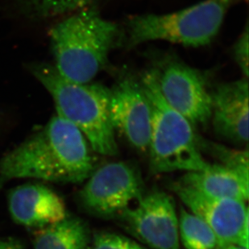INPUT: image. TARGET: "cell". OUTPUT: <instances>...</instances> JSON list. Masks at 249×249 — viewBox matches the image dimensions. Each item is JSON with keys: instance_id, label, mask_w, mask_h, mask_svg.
<instances>
[{"instance_id": "obj_21", "label": "cell", "mask_w": 249, "mask_h": 249, "mask_svg": "<svg viewBox=\"0 0 249 249\" xmlns=\"http://www.w3.org/2000/svg\"><path fill=\"white\" fill-rule=\"evenodd\" d=\"M223 249H245V248L240 247L238 245H228L227 247L224 248Z\"/></svg>"}, {"instance_id": "obj_8", "label": "cell", "mask_w": 249, "mask_h": 249, "mask_svg": "<svg viewBox=\"0 0 249 249\" xmlns=\"http://www.w3.org/2000/svg\"><path fill=\"white\" fill-rule=\"evenodd\" d=\"M158 88L167 104L193 125L206 124L212 118V92L199 71L171 61L155 70Z\"/></svg>"}, {"instance_id": "obj_1", "label": "cell", "mask_w": 249, "mask_h": 249, "mask_svg": "<svg viewBox=\"0 0 249 249\" xmlns=\"http://www.w3.org/2000/svg\"><path fill=\"white\" fill-rule=\"evenodd\" d=\"M78 127L58 114L0 160L2 178L78 183L94 171L95 159Z\"/></svg>"}, {"instance_id": "obj_13", "label": "cell", "mask_w": 249, "mask_h": 249, "mask_svg": "<svg viewBox=\"0 0 249 249\" xmlns=\"http://www.w3.org/2000/svg\"><path fill=\"white\" fill-rule=\"evenodd\" d=\"M178 182L211 197L245 202L249 199V178L218 163L201 170L186 172Z\"/></svg>"}, {"instance_id": "obj_17", "label": "cell", "mask_w": 249, "mask_h": 249, "mask_svg": "<svg viewBox=\"0 0 249 249\" xmlns=\"http://www.w3.org/2000/svg\"><path fill=\"white\" fill-rule=\"evenodd\" d=\"M31 11L39 17H50L77 12L94 0H24Z\"/></svg>"}, {"instance_id": "obj_19", "label": "cell", "mask_w": 249, "mask_h": 249, "mask_svg": "<svg viewBox=\"0 0 249 249\" xmlns=\"http://www.w3.org/2000/svg\"><path fill=\"white\" fill-rule=\"evenodd\" d=\"M249 25L247 24L233 48L235 62L242 72L243 77L245 78H249Z\"/></svg>"}, {"instance_id": "obj_15", "label": "cell", "mask_w": 249, "mask_h": 249, "mask_svg": "<svg viewBox=\"0 0 249 249\" xmlns=\"http://www.w3.org/2000/svg\"><path fill=\"white\" fill-rule=\"evenodd\" d=\"M179 237L186 249H223L227 247L199 217L181 207L178 219Z\"/></svg>"}, {"instance_id": "obj_9", "label": "cell", "mask_w": 249, "mask_h": 249, "mask_svg": "<svg viewBox=\"0 0 249 249\" xmlns=\"http://www.w3.org/2000/svg\"><path fill=\"white\" fill-rule=\"evenodd\" d=\"M172 191L190 212L202 219L225 246L249 249V208L239 200L211 197L179 182Z\"/></svg>"}, {"instance_id": "obj_6", "label": "cell", "mask_w": 249, "mask_h": 249, "mask_svg": "<svg viewBox=\"0 0 249 249\" xmlns=\"http://www.w3.org/2000/svg\"><path fill=\"white\" fill-rule=\"evenodd\" d=\"M144 195L138 169L124 161L107 163L94 170L81 191L83 207L97 216L118 217Z\"/></svg>"}, {"instance_id": "obj_11", "label": "cell", "mask_w": 249, "mask_h": 249, "mask_svg": "<svg viewBox=\"0 0 249 249\" xmlns=\"http://www.w3.org/2000/svg\"><path fill=\"white\" fill-rule=\"evenodd\" d=\"M249 81L222 83L212 92L214 132L219 137L236 145L249 141Z\"/></svg>"}, {"instance_id": "obj_16", "label": "cell", "mask_w": 249, "mask_h": 249, "mask_svg": "<svg viewBox=\"0 0 249 249\" xmlns=\"http://www.w3.org/2000/svg\"><path fill=\"white\" fill-rule=\"evenodd\" d=\"M199 147H203L212 156L219 160V165L228 167L239 172L244 176L249 178V152L248 148L245 150L232 149L219 143H212L198 139Z\"/></svg>"}, {"instance_id": "obj_10", "label": "cell", "mask_w": 249, "mask_h": 249, "mask_svg": "<svg viewBox=\"0 0 249 249\" xmlns=\"http://www.w3.org/2000/svg\"><path fill=\"white\" fill-rule=\"evenodd\" d=\"M110 117L117 130L141 153H148L152 131V109L141 83L121 78L111 89Z\"/></svg>"}, {"instance_id": "obj_12", "label": "cell", "mask_w": 249, "mask_h": 249, "mask_svg": "<svg viewBox=\"0 0 249 249\" xmlns=\"http://www.w3.org/2000/svg\"><path fill=\"white\" fill-rule=\"evenodd\" d=\"M8 207L15 221L30 228H45L67 217L62 198L40 184L13 189L8 196Z\"/></svg>"}, {"instance_id": "obj_20", "label": "cell", "mask_w": 249, "mask_h": 249, "mask_svg": "<svg viewBox=\"0 0 249 249\" xmlns=\"http://www.w3.org/2000/svg\"><path fill=\"white\" fill-rule=\"evenodd\" d=\"M0 249H24L21 243L15 239H0Z\"/></svg>"}, {"instance_id": "obj_7", "label": "cell", "mask_w": 249, "mask_h": 249, "mask_svg": "<svg viewBox=\"0 0 249 249\" xmlns=\"http://www.w3.org/2000/svg\"><path fill=\"white\" fill-rule=\"evenodd\" d=\"M118 217L130 234L151 249H180L178 217L169 194H144Z\"/></svg>"}, {"instance_id": "obj_18", "label": "cell", "mask_w": 249, "mask_h": 249, "mask_svg": "<svg viewBox=\"0 0 249 249\" xmlns=\"http://www.w3.org/2000/svg\"><path fill=\"white\" fill-rule=\"evenodd\" d=\"M92 249H148L129 238L115 233H98Z\"/></svg>"}, {"instance_id": "obj_5", "label": "cell", "mask_w": 249, "mask_h": 249, "mask_svg": "<svg viewBox=\"0 0 249 249\" xmlns=\"http://www.w3.org/2000/svg\"><path fill=\"white\" fill-rule=\"evenodd\" d=\"M240 0H203L168 14H145L127 21L126 47L153 40L188 47L205 46L219 33L228 10Z\"/></svg>"}, {"instance_id": "obj_14", "label": "cell", "mask_w": 249, "mask_h": 249, "mask_svg": "<svg viewBox=\"0 0 249 249\" xmlns=\"http://www.w3.org/2000/svg\"><path fill=\"white\" fill-rule=\"evenodd\" d=\"M89 241L87 223L77 218L40 228L34 238L35 249H86Z\"/></svg>"}, {"instance_id": "obj_4", "label": "cell", "mask_w": 249, "mask_h": 249, "mask_svg": "<svg viewBox=\"0 0 249 249\" xmlns=\"http://www.w3.org/2000/svg\"><path fill=\"white\" fill-rule=\"evenodd\" d=\"M141 86L152 109L148 152L153 174L197 171L211 163L202 157L193 124L161 96L155 70L143 73Z\"/></svg>"}, {"instance_id": "obj_3", "label": "cell", "mask_w": 249, "mask_h": 249, "mask_svg": "<svg viewBox=\"0 0 249 249\" xmlns=\"http://www.w3.org/2000/svg\"><path fill=\"white\" fill-rule=\"evenodd\" d=\"M28 69L51 94L56 114L80 130L92 150L104 156L117 154L110 117L111 89L99 83L71 82L45 62L30 64Z\"/></svg>"}, {"instance_id": "obj_2", "label": "cell", "mask_w": 249, "mask_h": 249, "mask_svg": "<svg viewBox=\"0 0 249 249\" xmlns=\"http://www.w3.org/2000/svg\"><path fill=\"white\" fill-rule=\"evenodd\" d=\"M56 71L73 83H91L107 64L120 39V27L94 8L85 7L50 30Z\"/></svg>"}]
</instances>
